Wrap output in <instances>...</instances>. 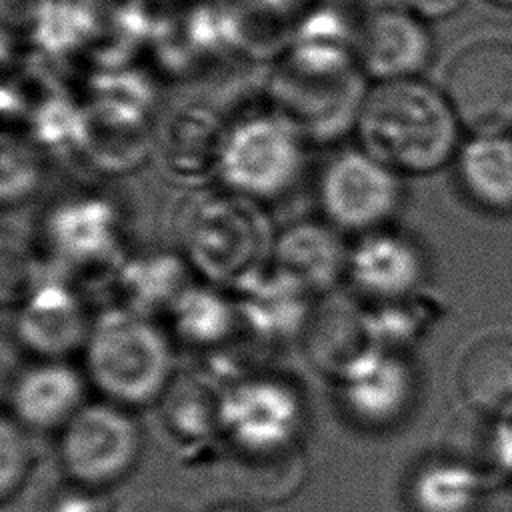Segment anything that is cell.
Masks as SVG:
<instances>
[{"label": "cell", "instance_id": "5bb4252c", "mask_svg": "<svg viewBox=\"0 0 512 512\" xmlns=\"http://www.w3.org/2000/svg\"><path fill=\"white\" fill-rule=\"evenodd\" d=\"M84 378L64 358H38L14 380L12 418L26 430H62L86 404Z\"/></svg>", "mask_w": 512, "mask_h": 512}, {"label": "cell", "instance_id": "2e32d148", "mask_svg": "<svg viewBox=\"0 0 512 512\" xmlns=\"http://www.w3.org/2000/svg\"><path fill=\"white\" fill-rule=\"evenodd\" d=\"M234 292L240 322L266 340H286L304 332L312 316V294L274 266Z\"/></svg>", "mask_w": 512, "mask_h": 512}, {"label": "cell", "instance_id": "ffe728a7", "mask_svg": "<svg viewBox=\"0 0 512 512\" xmlns=\"http://www.w3.org/2000/svg\"><path fill=\"white\" fill-rule=\"evenodd\" d=\"M454 162L458 182L476 206L496 214L512 212V132L470 134Z\"/></svg>", "mask_w": 512, "mask_h": 512}, {"label": "cell", "instance_id": "484cf974", "mask_svg": "<svg viewBox=\"0 0 512 512\" xmlns=\"http://www.w3.org/2000/svg\"><path fill=\"white\" fill-rule=\"evenodd\" d=\"M430 308L424 306L416 294L400 300L378 302L374 312L366 310L368 328L378 348L400 352L426 326Z\"/></svg>", "mask_w": 512, "mask_h": 512}, {"label": "cell", "instance_id": "52a82bcc", "mask_svg": "<svg viewBox=\"0 0 512 512\" xmlns=\"http://www.w3.org/2000/svg\"><path fill=\"white\" fill-rule=\"evenodd\" d=\"M302 422V398L280 378L242 376L220 390L222 434L248 458L288 454Z\"/></svg>", "mask_w": 512, "mask_h": 512}, {"label": "cell", "instance_id": "f546056e", "mask_svg": "<svg viewBox=\"0 0 512 512\" xmlns=\"http://www.w3.org/2000/svg\"><path fill=\"white\" fill-rule=\"evenodd\" d=\"M398 4L426 22H434L454 16L466 4V0H398Z\"/></svg>", "mask_w": 512, "mask_h": 512}, {"label": "cell", "instance_id": "4dcf8cb0", "mask_svg": "<svg viewBox=\"0 0 512 512\" xmlns=\"http://www.w3.org/2000/svg\"><path fill=\"white\" fill-rule=\"evenodd\" d=\"M502 432H504V446H506V456L512 468V416L502 420Z\"/></svg>", "mask_w": 512, "mask_h": 512}, {"label": "cell", "instance_id": "277c9868", "mask_svg": "<svg viewBox=\"0 0 512 512\" xmlns=\"http://www.w3.org/2000/svg\"><path fill=\"white\" fill-rule=\"evenodd\" d=\"M354 54L302 48L278 68L272 84L276 112L304 140L330 142L356 126L368 90Z\"/></svg>", "mask_w": 512, "mask_h": 512}, {"label": "cell", "instance_id": "9c48e42d", "mask_svg": "<svg viewBox=\"0 0 512 512\" xmlns=\"http://www.w3.org/2000/svg\"><path fill=\"white\" fill-rule=\"evenodd\" d=\"M400 176L362 148L338 152L318 180L322 212L340 230H380L402 204Z\"/></svg>", "mask_w": 512, "mask_h": 512}, {"label": "cell", "instance_id": "d6986e66", "mask_svg": "<svg viewBox=\"0 0 512 512\" xmlns=\"http://www.w3.org/2000/svg\"><path fill=\"white\" fill-rule=\"evenodd\" d=\"M302 334L310 360L334 378L372 348H378L368 328L366 310L344 296H330L312 310Z\"/></svg>", "mask_w": 512, "mask_h": 512}, {"label": "cell", "instance_id": "603a6c76", "mask_svg": "<svg viewBox=\"0 0 512 512\" xmlns=\"http://www.w3.org/2000/svg\"><path fill=\"white\" fill-rule=\"evenodd\" d=\"M186 260L174 254H148L126 260L116 272L122 306L148 314L170 308L186 284Z\"/></svg>", "mask_w": 512, "mask_h": 512}, {"label": "cell", "instance_id": "6da1fadb", "mask_svg": "<svg viewBox=\"0 0 512 512\" xmlns=\"http://www.w3.org/2000/svg\"><path fill=\"white\" fill-rule=\"evenodd\" d=\"M354 130L360 148L398 174L436 172L464 142L442 86L422 76L370 82Z\"/></svg>", "mask_w": 512, "mask_h": 512}, {"label": "cell", "instance_id": "ac0fdd59", "mask_svg": "<svg viewBox=\"0 0 512 512\" xmlns=\"http://www.w3.org/2000/svg\"><path fill=\"white\" fill-rule=\"evenodd\" d=\"M456 386L464 408L494 420L512 416V336L490 334L462 354Z\"/></svg>", "mask_w": 512, "mask_h": 512}, {"label": "cell", "instance_id": "30bf717a", "mask_svg": "<svg viewBox=\"0 0 512 512\" xmlns=\"http://www.w3.org/2000/svg\"><path fill=\"white\" fill-rule=\"evenodd\" d=\"M352 54L370 82L418 78L434 56L428 22L400 4L368 12L356 26Z\"/></svg>", "mask_w": 512, "mask_h": 512}, {"label": "cell", "instance_id": "cb8c5ba5", "mask_svg": "<svg viewBox=\"0 0 512 512\" xmlns=\"http://www.w3.org/2000/svg\"><path fill=\"white\" fill-rule=\"evenodd\" d=\"M486 486L470 464L452 454H438L418 468L412 492L424 512H470Z\"/></svg>", "mask_w": 512, "mask_h": 512}, {"label": "cell", "instance_id": "7a4b0ae2", "mask_svg": "<svg viewBox=\"0 0 512 512\" xmlns=\"http://www.w3.org/2000/svg\"><path fill=\"white\" fill-rule=\"evenodd\" d=\"M176 236L186 264L214 286L236 290L272 266L276 232L266 210L228 188L192 192Z\"/></svg>", "mask_w": 512, "mask_h": 512}, {"label": "cell", "instance_id": "8992f818", "mask_svg": "<svg viewBox=\"0 0 512 512\" xmlns=\"http://www.w3.org/2000/svg\"><path fill=\"white\" fill-rule=\"evenodd\" d=\"M464 132H512V40L480 36L446 62L440 82Z\"/></svg>", "mask_w": 512, "mask_h": 512}, {"label": "cell", "instance_id": "9a60e30c", "mask_svg": "<svg viewBox=\"0 0 512 512\" xmlns=\"http://www.w3.org/2000/svg\"><path fill=\"white\" fill-rule=\"evenodd\" d=\"M356 290L376 302H390L418 294L426 266L420 250L408 238L372 230L348 252V268Z\"/></svg>", "mask_w": 512, "mask_h": 512}, {"label": "cell", "instance_id": "5b68a950", "mask_svg": "<svg viewBox=\"0 0 512 512\" xmlns=\"http://www.w3.org/2000/svg\"><path fill=\"white\" fill-rule=\"evenodd\" d=\"M304 166V138L282 114H258L226 128L218 176L256 202L286 194Z\"/></svg>", "mask_w": 512, "mask_h": 512}, {"label": "cell", "instance_id": "3957f363", "mask_svg": "<svg viewBox=\"0 0 512 512\" xmlns=\"http://www.w3.org/2000/svg\"><path fill=\"white\" fill-rule=\"evenodd\" d=\"M82 350L90 382L124 408L158 402L174 380L168 334L148 314L126 306L100 312Z\"/></svg>", "mask_w": 512, "mask_h": 512}, {"label": "cell", "instance_id": "83f0119b", "mask_svg": "<svg viewBox=\"0 0 512 512\" xmlns=\"http://www.w3.org/2000/svg\"><path fill=\"white\" fill-rule=\"evenodd\" d=\"M0 182L4 204H18L36 190L40 184V162L30 146L4 136Z\"/></svg>", "mask_w": 512, "mask_h": 512}, {"label": "cell", "instance_id": "d6a6232c", "mask_svg": "<svg viewBox=\"0 0 512 512\" xmlns=\"http://www.w3.org/2000/svg\"><path fill=\"white\" fill-rule=\"evenodd\" d=\"M214 512H250L246 508H238V506H224V508H218Z\"/></svg>", "mask_w": 512, "mask_h": 512}, {"label": "cell", "instance_id": "4316f807", "mask_svg": "<svg viewBox=\"0 0 512 512\" xmlns=\"http://www.w3.org/2000/svg\"><path fill=\"white\" fill-rule=\"evenodd\" d=\"M32 446L26 428L14 418L4 416L0 422V496H14L32 468Z\"/></svg>", "mask_w": 512, "mask_h": 512}, {"label": "cell", "instance_id": "1f68e13d", "mask_svg": "<svg viewBox=\"0 0 512 512\" xmlns=\"http://www.w3.org/2000/svg\"><path fill=\"white\" fill-rule=\"evenodd\" d=\"M136 512H182V510L176 506H170V504H146V506L138 508Z\"/></svg>", "mask_w": 512, "mask_h": 512}, {"label": "cell", "instance_id": "8fae6325", "mask_svg": "<svg viewBox=\"0 0 512 512\" xmlns=\"http://www.w3.org/2000/svg\"><path fill=\"white\" fill-rule=\"evenodd\" d=\"M18 340L38 358H64L84 348L90 334L82 298L56 274H38L26 282L14 312Z\"/></svg>", "mask_w": 512, "mask_h": 512}, {"label": "cell", "instance_id": "ba28073f", "mask_svg": "<svg viewBox=\"0 0 512 512\" xmlns=\"http://www.w3.org/2000/svg\"><path fill=\"white\" fill-rule=\"evenodd\" d=\"M60 432V464L76 486L102 490L122 480L138 462L140 428L128 408L110 400L84 404Z\"/></svg>", "mask_w": 512, "mask_h": 512}, {"label": "cell", "instance_id": "e0dca14e", "mask_svg": "<svg viewBox=\"0 0 512 512\" xmlns=\"http://www.w3.org/2000/svg\"><path fill=\"white\" fill-rule=\"evenodd\" d=\"M272 266L310 294H332L330 290L348 268V254L332 224L300 220L276 234Z\"/></svg>", "mask_w": 512, "mask_h": 512}, {"label": "cell", "instance_id": "f1b7e54d", "mask_svg": "<svg viewBox=\"0 0 512 512\" xmlns=\"http://www.w3.org/2000/svg\"><path fill=\"white\" fill-rule=\"evenodd\" d=\"M98 492L100 490L76 486V490L64 494L56 502L54 512H106V500Z\"/></svg>", "mask_w": 512, "mask_h": 512}, {"label": "cell", "instance_id": "d4e9b609", "mask_svg": "<svg viewBox=\"0 0 512 512\" xmlns=\"http://www.w3.org/2000/svg\"><path fill=\"white\" fill-rule=\"evenodd\" d=\"M158 402L164 426L180 442L198 444L222 434L220 390H214L210 380H172Z\"/></svg>", "mask_w": 512, "mask_h": 512}, {"label": "cell", "instance_id": "836d02e7", "mask_svg": "<svg viewBox=\"0 0 512 512\" xmlns=\"http://www.w3.org/2000/svg\"><path fill=\"white\" fill-rule=\"evenodd\" d=\"M488 2L494 6H500V8H512V0H488Z\"/></svg>", "mask_w": 512, "mask_h": 512}, {"label": "cell", "instance_id": "44dd1931", "mask_svg": "<svg viewBox=\"0 0 512 512\" xmlns=\"http://www.w3.org/2000/svg\"><path fill=\"white\" fill-rule=\"evenodd\" d=\"M224 138L226 128L210 120L174 122L158 146L162 170L180 182H200L218 174Z\"/></svg>", "mask_w": 512, "mask_h": 512}, {"label": "cell", "instance_id": "7c38bea8", "mask_svg": "<svg viewBox=\"0 0 512 512\" xmlns=\"http://www.w3.org/2000/svg\"><path fill=\"white\" fill-rule=\"evenodd\" d=\"M340 398L348 412L370 426L396 422L412 404L416 376L410 362L384 348H372L338 378Z\"/></svg>", "mask_w": 512, "mask_h": 512}, {"label": "cell", "instance_id": "7402d4cb", "mask_svg": "<svg viewBox=\"0 0 512 512\" xmlns=\"http://www.w3.org/2000/svg\"><path fill=\"white\" fill-rule=\"evenodd\" d=\"M168 310L176 334L202 348L224 344L240 324L236 302L214 284H188Z\"/></svg>", "mask_w": 512, "mask_h": 512}, {"label": "cell", "instance_id": "4fadbf2b", "mask_svg": "<svg viewBox=\"0 0 512 512\" xmlns=\"http://www.w3.org/2000/svg\"><path fill=\"white\" fill-rule=\"evenodd\" d=\"M46 238L64 264H108L114 262L120 246V214L108 198L94 194L74 196L50 210Z\"/></svg>", "mask_w": 512, "mask_h": 512}]
</instances>
